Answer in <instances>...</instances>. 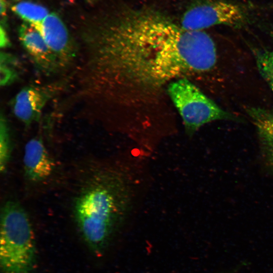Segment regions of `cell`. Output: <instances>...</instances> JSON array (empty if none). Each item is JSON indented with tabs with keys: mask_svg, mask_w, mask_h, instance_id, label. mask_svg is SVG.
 I'll list each match as a JSON object with an SVG mask.
<instances>
[{
	"mask_svg": "<svg viewBox=\"0 0 273 273\" xmlns=\"http://www.w3.org/2000/svg\"><path fill=\"white\" fill-rule=\"evenodd\" d=\"M88 95L120 89L155 91L193 73L212 69L215 43L203 31L185 29L156 10L125 9L85 35Z\"/></svg>",
	"mask_w": 273,
	"mask_h": 273,
	"instance_id": "6da1fadb",
	"label": "cell"
},
{
	"mask_svg": "<svg viewBox=\"0 0 273 273\" xmlns=\"http://www.w3.org/2000/svg\"><path fill=\"white\" fill-rule=\"evenodd\" d=\"M130 202V187L121 174L106 171L96 175L74 205L75 217L85 240L95 247L103 245L126 215Z\"/></svg>",
	"mask_w": 273,
	"mask_h": 273,
	"instance_id": "7a4b0ae2",
	"label": "cell"
},
{
	"mask_svg": "<svg viewBox=\"0 0 273 273\" xmlns=\"http://www.w3.org/2000/svg\"><path fill=\"white\" fill-rule=\"evenodd\" d=\"M0 262L4 273H28L34 265L36 250L27 214L17 202L4 205L1 218Z\"/></svg>",
	"mask_w": 273,
	"mask_h": 273,
	"instance_id": "3957f363",
	"label": "cell"
},
{
	"mask_svg": "<svg viewBox=\"0 0 273 273\" xmlns=\"http://www.w3.org/2000/svg\"><path fill=\"white\" fill-rule=\"evenodd\" d=\"M167 92L189 135H192L203 125L213 121L241 120L235 114L221 108L186 77L170 82L167 85Z\"/></svg>",
	"mask_w": 273,
	"mask_h": 273,
	"instance_id": "277c9868",
	"label": "cell"
},
{
	"mask_svg": "<svg viewBox=\"0 0 273 273\" xmlns=\"http://www.w3.org/2000/svg\"><path fill=\"white\" fill-rule=\"evenodd\" d=\"M247 19L246 13L239 5L222 0H211L188 9L180 24L187 30L203 31L217 25L240 27Z\"/></svg>",
	"mask_w": 273,
	"mask_h": 273,
	"instance_id": "5b68a950",
	"label": "cell"
},
{
	"mask_svg": "<svg viewBox=\"0 0 273 273\" xmlns=\"http://www.w3.org/2000/svg\"><path fill=\"white\" fill-rule=\"evenodd\" d=\"M34 26L54 55L60 69L68 67L76 56L77 47L60 17L50 13L41 23Z\"/></svg>",
	"mask_w": 273,
	"mask_h": 273,
	"instance_id": "8992f818",
	"label": "cell"
},
{
	"mask_svg": "<svg viewBox=\"0 0 273 273\" xmlns=\"http://www.w3.org/2000/svg\"><path fill=\"white\" fill-rule=\"evenodd\" d=\"M57 85H28L21 89L11 105L16 117L29 126L38 122L48 102L57 91Z\"/></svg>",
	"mask_w": 273,
	"mask_h": 273,
	"instance_id": "52a82bcc",
	"label": "cell"
},
{
	"mask_svg": "<svg viewBox=\"0 0 273 273\" xmlns=\"http://www.w3.org/2000/svg\"><path fill=\"white\" fill-rule=\"evenodd\" d=\"M20 41L36 66L46 74L61 70L57 60L38 30L23 23L18 30Z\"/></svg>",
	"mask_w": 273,
	"mask_h": 273,
	"instance_id": "ba28073f",
	"label": "cell"
},
{
	"mask_svg": "<svg viewBox=\"0 0 273 273\" xmlns=\"http://www.w3.org/2000/svg\"><path fill=\"white\" fill-rule=\"evenodd\" d=\"M23 164L25 175L31 181H42L52 174L55 164L41 138H33L26 144Z\"/></svg>",
	"mask_w": 273,
	"mask_h": 273,
	"instance_id": "9c48e42d",
	"label": "cell"
},
{
	"mask_svg": "<svg viewBox=\"0 0 273 273\" xmlns=\"http://www.w3.org/2000/svg\"><path fill=\"white\" fill-rule=\"evenodd\" d=\"M246 111L256 127L260 146L273 145V111L248 107Z\"/></svg>",
	"mask_w": 273,
	"mask_h": 273,
	"instance_id": "30bf717a",
	"label": "cell"
},
{
	"mask_svg": "<svg viewBox=\"0 0 273 273\" xmlns=\"http://www.w3.org/2000/svg\"><path fill=\"white\" fill-rule=\"evenodd\" d=\"M12 10L25 22L33 25L41 23L50 14L45 7L30 2L19 3Z\"/></svg>",
	"mask_w": 273,
	"mask_h": 273,
	"instance_id": "8fae6325",
	"label": "cell"
},
{
	"mask_svg": "<svg viewBox=\"0 0 273 273\" xmlns=\"http://www.w3.org/2000/svg\"><path fill=\"white\" fill-rule=\"evenodd\" d=\"M252 51L259 73L273 93V51L255 48Z\"/></svg>",
	"mask_w": 273,
	"mask_h": 273,
	"instance_id": "7c38bea8",
	"label": "cell"
},
{
	"mask_svg": "<svg viewBox=\"0 0 273 273\" xmlns=\"http://www.w3.org/2000/svg\"><path fill=\"white\" fill-rule=\"evenodd\" d=\"M12 152V144L8 123L4 115L0 119V170L4 172L7 169Z\"/></svg>",
	"mask_w": 273,
	"mask_h": 273,
	"instance_id": "4fadbf2b",
	"label": "cell"
},
{
	"mask_svg": "<svg viewBox=\"0 0 273 273\" xmlns=\"http://www.w3.org/2000/svg\"><path fill=\"white\" fill-rule=\"evenodd\" d=\"M15 59L6 53L1 54V84L7 85L13 82L16 79L17 73L14 64Z\"/></svg>",
	"mask_w": 273,
	"mask_h": 273,
	"instance_id": "5bb4252c",
	"label": "cell"
},
{
	"mask_svg": "<svg viewBox=\"0 0 273 273\" xmlns=\"http://www.w3.org/2000/svg\"><path fill=\"white\" fill-rule=\"evenodd\" d=\"M263 163L267 171L273 175V145L260 146Z\"/></svg>",
	"mask_w": 273,
	"mask_h": 273,
	"instance_id": "9a60e30c",
	"label": "cell"
},
{
	"mask_svg": "<svg viewBox=\"0 0 273 273\" xmlns=\"http://www.w3.org/2000/svg\"><path fill=\"white\" fill-rule=\"evenodd\" d=\"M10 44L8 34H7L5 28L2 25L0 27V46L1 48H6Z\"/></svg>",
	"mask_w": 273,
	"mask_h": 273,
	"instance_id": "2e32d148",
	"label": "cell"
},
{
	"mask_svg": "<svg viewBox=\"0 0 273 273\" xmlns=\"http://www.w3.org/2000/svg\"><path fill=\"white\" fill-rule=\"evenodd\" d=\"M1 5V16L2 20L3 19H5L7 14V4L6 0H0Z\"/></svg>",
	"mask_w": 273,
	"mask_h": 273,
	"instance_id": "e0dca14e",
	"label": "cell"
},
{
	"mask_svg": "<svg viewBox=\"0 0 273 273\" xmlns=\"http://www.w3.org/2000/svg\"><path fill=\"white\" fill-rule=\"evenodd\" d=\"M87 1H88L89 2H94L96 1V0H87Z\"/></svg>",
	"mask_w": 273,
	"mask_h": 273,
	"instance_id": "ac0fdd59",
	"label": "cell"
},
{
	"mask_svg": "<svg viewBox=\"0 0 273 273\" xmlns=\"http://www.w3.org/2000/svg\"><path fill=\"white\" fill-rule=\"evenodd\" d=\"M271 36H272V38H273V31H272V32H271Z\"/></svg>",
	"mask_w": 273,
	"mask_h": 273,
	"instance_id": "d6986e66",
	"label": "cell"
}]
</instances>
